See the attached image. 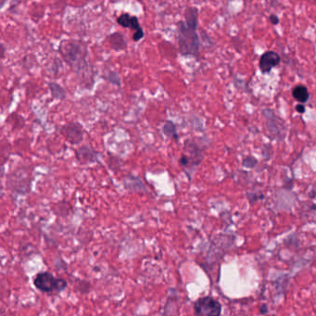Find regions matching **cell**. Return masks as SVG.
<instances>
[{
	"mask_svg": "<svg viewBox=\"0 0 316 316\" xmlns=\"http://www.w3.org/2000/svg\"><path fill=\"white\" fill-rule=\"evenodd\" d=\"M59 51L65 62L72 70L79 76H87L93 83V75L90 74V67L87 61L88 47L82 40L71 39L63 40L59 47Z\"/></svg>",
	"mask_w": 316,
	"mask_h": 316,
	"instance_id": "cell-1",
	"label": "cell"
},
{
	"mask_svg": "<svg viewBox=\"0 0 316 316\" xmlns=\"http://www.w3.org/2000/svg\"><path fill=\"white\" fill-rule=\"evenodd\" d=\"M198 22V13L188 12L185 21L177 22L178 49L182 56L198 57L200 41L197 32Z\"/></svg>",
	"mask_w": 316,
	"mask_h": 316,
	"instance_id": "cell-2",
	"label": "cell"
},
{
	"mask_svg": "<svg viewBox=\"0 0 316 316\" xmlns=\"http://www.w3.org/2000/svg\"><path fill=\"white\" fill-rule=\"evenodd\" d=\"M33 285L42 293L52 294L59 293L67 288V282L64 279L55 277L49 272H41L33 278Z\"/></svg>",
	"mask_w": 316,
	"mask_h": 316,
	"instance_id": "cell-3",
	"label": "cell"
},
{
	"mask_svg": "<svg viewBox=\"0 0 316 316\" xmlns=\"http://www.w3.org/2000/svg\"><path fill=\"white\" fill-rule=\"evenodd\" d=\"M194 313L196 315L218 316L222 313V305L209 296L199 298L194 303Z\"/></svg>",
	"mask_w": 316,
	"mask_h": 316,
	"instance_id": "cell-4",
	"label": "cell"
},
{
	"mask_svg": "<svg viewBox=\"0 0 316 316\" xmlns=\"http://www.w3.org/2000/svg\"><path fill=\"white\" fill-rule=\"evenodd\" d=\"M61 134L64 135L66 139L74 145L79 144L84 138L85 130L80 123H70L63 125L60 129Z\"/></svg>",
	"mask_w": 316,
	"mask_h": 316,
	"instance_id": "cell-5",
	"label": "cell"
},
{
	"mask_svg": "<svg viewBox=\"0 0 316 316\" xmlns=\"http://www.w3.org/2000/svg\"><path fill=\"white\" fill-rule=\"evenodd\" d=\"M280 62V56L274 51H267L260 59V69L263 74H268Z\"/></svg>",
	"mask_w": 316,
	"mask_h": 316,
	"instance_id": "cell-6",
	"label": "cell"
},
{
	"mask_svg": "<svg viewBox=\"0 0 316 316\" xmlns=\"http://www.w3.org/2000/svg\"><path fill=\"white\" fill-rule=\"evenodd\" d=\"M117 22L119 25L123 27V28H127L134 32H138L142 31V27L140 25L138 18L136 16H132L129 13H123L122 15L117 18Z\"/></svg>",
	"mask_w": 316,
	"mask_h": 316,
	"instance_id": "cell-7",
	"label": "cell"
},
{
	"mask_svg": "<svg viewBox=\"0 0 316 316\" xmlns=\"http://www.w3.org/2000/svg\"><path fill=\"white\" fill-rule=\"evenodd\" d=\"M107 40L111 48L115 51H123L127 48V41L123 33L115 32L108 36Z\"/></svg>",
	"mask_w": 316,
	"mask_h": 316,
	"instance_id": "cell-8",
	"label": "cell"
},
{
	"mask_svg": "<svg viewBox=\"0 0 316 316\" xmlns=\"http://www.w3.org/2000/svg\"><path fill=\"white\" fill-rule=\"evenodd\" d=\"M76 157L82 163L95 162L97 161V153L91 148L84 147L76 151Z\"/></svg>",
	"mask_w": 316,
	"mask_h": 316,
	"instance_id": "cell-9",
	"label": "cell"
},
{
	"mask_svg": "<svg viewBox=\"0 0 316 316\" xmlns=\"http://www.w3.org/2000/svg\"><path fill=\"white\" fill-rule=\"evenodd\" d=\"M292 96L296 100H298L300 103H305V102L308 101L310 94H309V91H308L306 86L299 85V86H295L293 88Z\"/></svg>",
	"mask_w": 316,
	"mask_h": 316,
	"instance_id": "cell-10",
	"label": "cell"
},
{
	"mask_svg": "<svg viewBox=\"0 0 316 316\" xmlns=\"http://www.w3.org/2000/svg\"><path fill=\"white\" fill-rule=\"evenodd\" d=\"M49 88L54 99L62 100V99H65V97L67 96V93L65 91L64 88L56 82H49Z\"/></svg>",
	"mask_w": 316,
	"mask_h": 316,
	"instance_id": "cell-11",
	"label": "cell"
},
{
	"mask_svg": "<svg viewBox=\"0 0 316 316\" xmlns=\"http://www.w3.org/2000/svg\"><path fill=\"white\" fill-rule=\"evenodd\" d=\"M163 134H165L168 137H171L173 139H178V134L177 132V126L174 125V123L171 121H167L166 123L163 125Z\"/></svg>",
	"mask_w": 316,
	"mask_h": 316,
	"instance_id": "cell-12",
	"label": "cell"
},
{
	"mask_svg": "<svg viewBox=\"0 0 316 316\" xmlns=\"http://www.w3.org/2000/svg\"><path fill=\"white\" fill-rule=\"evenodd\" d=\"M104 78H105V80H107L109 83L113 84L114 86H121L122 85L121 78L116 72H113V71L109 72L108 75H104Z\"/></svg>",
	"mask_w": 316,
	"mask_h": 316,
	"instance_id": "cell-13",
	"label": "cell"
},
{
	"mask_svg": "<svg viewBox=\"0 0 316 316\" xmlns=\"http://www.w3.org/2000/svg\"><path fill=\"white\" fill-rule=\"evenodd\" d=\"M144 36H145V33H144L143 30L138 31V32H134L133 37H132V39L134 40V42H138L142 38H144Z\"/></svg>",
	"mask_w": 316,
	"mask_h": 316,
	"instance_id": "cell-14",
	"label": "cell"
},
{
	"mask_svg": "<svg viewBox=\"0 0 316 316\" xmlns=\"http://www.w3.org/2000/svg\"><path fill=\"white\" fill-rule=\"evenodd\" d=\"M296 110H297V112H298V113H305V107H304L303 105H301V104H299V105H297V106H296Z\"/></svg>",
	"mask_w": 316,
	"mask_h": 316,
	"instance_id": "cell-15",
	"label": "cell"
},
{
	"mask_svg": "<svg viewBox=\"0 0 316 316\" xmlns=\"http://www.w3.org/2000/svg\"><path fill=\"white\" fill-rule=\"evenodd\" d=\"M270 20H271V22H272V23H273V24H274V25H275V24H277L279 22L278 18H277V17L274 16V15H272V16H271V18H270Z\"/></svg>",
	"mask_w": 316,
	"mask_h": 316,
	"instance_id": "cell-16",
	"label": "cell"
},
{
	"mask_svg": "<svg viewBox=\"0 0 316 316\" xmlns=\"http://www.w3.org/2000/svg\"><path fill=\"white\" fill-rule=\"evenodd\" d=\"M1 49H2V51H1V54H2V59L4 58V56H5V46L2 44L1 45Z\"/></svg>",
	"mask_w": 316,
	"mask_h": 316,
	"instance_id": "cell-17",
	"label": "cell"
},
{
	"mask_svg": "<svg viewBox=\"0 0 316 316\" xmlns=\"http://www.w3.org/2000/svg\"><path fill=\"white\" fill-rule=\"evenodd\" d=\"M6 2H7V0H1V9H3V7L5 6Z\"/></svg>",
	"mask_w": 316,
	"mask_h": 316,
	"instance_id": "cell-18",
	"label": "cell"
}]
</instances>
